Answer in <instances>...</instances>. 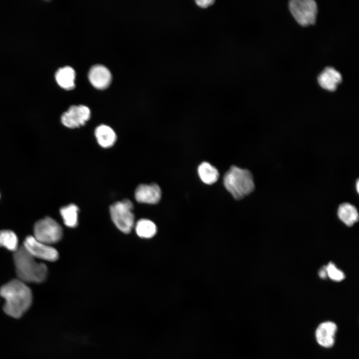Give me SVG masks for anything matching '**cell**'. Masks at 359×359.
<instances>
[{"label":"cell","instance_id":"6","mask_svg":"<svg viewBox=\"0 0 359 359\" xmlns=\"http://www.w3.org/2000/svg\"><path fill=\"white\" fill-rule=\"evenodd\" d=\"M290 11L297 22L302 26L315 23L317 5L313 0H292L289 2Z\"/></svg>","mask_w":359,"mask_h":359},{"label":"cell","instance_id":"18","mask_svg":"<svg viewBox=\"0 0 359 359\" xmlns=\"http://www.w3.org/2000/svg\"><path fill=\"white\" fill-rule=\"evenodd\" d=\"M137 234L143 238H151L157 233L156 224L151 220L147 219H141L138 220L135 225Z\"/></svg>","mask_w":359,"mask_h":359},{"label":"cell","instance_id":"4","mask_svg":"<svg viewBox=\"0 0 359 359\" xmlns=\"http://www.w3.org/2000/svg\"><path fill=\"white\" fill-rule=\"evenodd\" d=\"M133 207V203L128 199L115 202L110 207L112 220L116 226L125 233H130L135 224Z\"/></svg>","mask_w":359,"mask_h":359},{"label":"cell","instance_id":"14","mask_svg":"<svg viewBox=\"0 0 359 359\" xmlns=\"http://www.w3.org/2000/svg\"><path fill=\"white\" fill-rule=\"evenodd\" d=\"M75 72L70 66L58 69L55 73V79L58 84L66 90H71L75 87Z\"/></svg>","mask_w":359,"mask_h":359},{"label":"cell","instance_id":"21","mask_svg":"<svg viewBox=\"0 0 359 359\" xmlns=\"http://www.w3.org/2000/svg\"><path fill=\"white\" fill-rule=\"evenodd\" d=\"M195 2L199 7L206 8L208 6L213 4L214 1L212 0H198L195 1Z\"/></svg>","mask_w":359,"mask_h":359},{"label":"cell","instance_id":"11","mask_svg":"<svg viewBox=\"0 0 359 359\" xmlns=\"http://www.w3.org/2000/svg\"><path fill=\"white\" fill-rule=\"evenodd\" d=\"M336 325L332 322L321 323L316 331V338L318 344L325 348L332 347L335 343Z\"/></svg>","mask_w":359,"mask_h":359},{"label":"cell","instance_id":"16","mask_svg":"<svg viewBox=\"0 0 359 359\" xmlns=\"http://www.w3.org/2000/svg\"><path fill=\"white\" fill-rule=\"evenodd\" d=\"M198 176L203 182L212 184L218 179L219 174L215 167L208 162L201 163L197 169Z\"/></svg>","mask_w":359,"mask_h":359},{"label":"cell","instance_id":"23","mask_svg":"<svg viewBox=\"0 0 359 359\" xmlns=\"http://www.w3.org/2000/svg\"><path fill=\"white\" fill-rule=\"evenodd\" d=\"M359 180H357V181H356V189H357V192H358V193H359Z\"/></svg>","mask_w":359,"mask_h":359},{"label":"cell","instance_id":"20","mask_svg":"<svg viewBox=\"0 0 359 359\" xmlns=\"http://www.w3.org/2000/svg\"><path fill=\"white\" fill-rule=\"evenodd\" d=\"M326 269L327 277H329L331 280L340 282L345 278V276L344 272L338 269L333 263H329L326 266Z\"/></svg>","mask_w":359,"mask_h":359},{"label":"cell","instance_id":"19","mask_svg":"<svg viewBox=\"0 0 359 359\" xmlns=\"http://www.w3.org/2000/svg\"><path fill=\"white\" fill-rule=\"evenodd\" d=\"M0 247L14 252L18 248V238L15 233L10 230L0 231Z\"/></svg>","mask_w":359,"mask_h":359},{"label":"cell","instance_id":"17","mask_svg":"<svg viewBox=\"0 0 359 359\" xmlns=\"http://www.w3.org/2000/svg\"><path fill=\"white\" fill-rule=\"evenodd\" d=\"M79 208L73 203L61 207L60 213L66 226L74 228L78 224Z\"/></svg>","mask_w":359,"mask_h":359},{"label":"cell","instance_id":"2","mask_svg":"<svg viewBox=\"0 0 359 359\" xmlns=\"http://www.w3.org/2000/svg\"><path fill=\"white\" fill-rule=\"evenodd\" d=\"M13 261L18 279L24 282L41 283L46 278V265L35 260L22 246L14 252Z\"/></svg>","mask_w":359,"mask_h":359},{"label":"cell","instance_id":"5","mask_svg":"<svg viewBox=\"0 0 359 359\" xmlns=\"http://www.w3.org/2000/svg\"><path fill=\"white\" fill-rule=\"evenodd\" d=\"M33 236L38 240L50 245L59 241L63 236L61 225L54 219L46 217L38 220L34 225Z\"/></svg>","mask_w":359,"mask_h":359},{"label":"cell","instance_id":"13","mask_svg":"<svg viewBox=\"0 0 359 359\" xmlns=\"http://www.w3.org/2000/svg\"><path fill=\"white\" fill-rule=\"evenodd\" d=\"M95 136L98 144L104 148L111 147L117 139L114 131L110 127L103 124L96 128Z\"/></svg>","mask_w":359,"mask_h":359},{"label":"cell","instance_id":"7","mask_svg":"<svg viewBox=\"0 0 359 359\" xmlns=\"http://www.w3.org/2000/svg\"><path fill=\"white\" fill-rule=\"evenodd\" d=\"M23 246L35 258L55 261L59 257L56 249L38 240L32 235L27 236L25 238Z\"/></svg>","mask_w":359,"mask_h":359},{"label":"cell","instance_id":"15","mask_svg":"<svg viewBox=\"0 0 359 359\" xmlns=\"http://www.w3.org/2000/svg\"><path fill=\"white\" fill-rule=\"evenodd\" d=\"M338 215L340 219L348 226H352L359 219L357 209L354 205L348 202L339 205Z\"/></svg>","mask_w":359,"mask_h":359},{"label":"cell","instance_id":"1","mask_svg":"<svg viewBox=\"0 0 359 359\" xmlns=\"http://www.w3.org/2000/svg\"><path fill=\"white\" fill-rule=\"evenodd\" d=\"M0 295L5 300L4 312L8 316L18 318L30 307L32 295L30 289L21 280L13 279L0 288Z\"/></svg>","mask_w":359,"mask_h":359},{"label":"cell","instance_id":"8","mask_svg":"<svg viewBox=\"0 0 359 359\" xmlns=\"http://www.w3.org/2000/svg\"><path fill=\"white\" fill-rule=\"evenodd\" d=\"M90 116L91 111L88 107L83 105H73L62 114L61 122L67 128H78L83 126Z\"/></svg>","mask_w":359,"mask_h":359},{"label":"cell","instance_id":"3","mask_svg":"<svg viewBox=\"0 0 359 359\" xmlns=\"http://www.w3.org/2000/svg\"><path fill=\"white\" fill-rule=\"evenodd\" d=\"M223 183L227 190L237 200L251 193L255 188L251 173L235 166H232L224 175Z\"/></svg>","mask_w":359,"mask_h":359},{"label":"cell","instance_id":"9","mask_svg":"<svg viewBox=\"0 0 359 359\" xmlns=\"http://www.w3.org/2000/svg\"><path fill=\"white\" fill-rule=\"evenodd\" d=\"M161 196V189L156 183L141 184L135 191V199L140 203L156 204L160 200Z\"/></svg>","mask_w":359,"mask_h":359},{"label":"cell","instance_id":"22","mask_svg":"<svg viewBox=\"0 0 359 359\" xmlns=\"http://www.w3.org/2000/svg\"><path fill=\"white\" fill-rule=\"evenodd\" d=\"M319 275L322 279H326L327 277V273L326 269V266H324L322 269H320L319 272Z\"/></svg>","mask_w":359,"mask_h":359},{"label":"cell","instance_id":"12","mask_svg":"<svg viewBox=\"0 0 359 359\" xmlns=\"http://www.w3.org/2000/svg\"><path fill=\"white\" fill-rule=\"evenodd\" d=\"M342 81L341 73L332 67H326L318 77L320 86L330 91H335Z\"/></svg>","mask_w":359,"mask_h":359},{"label":"cell","instance_id":"10","mask_svg":"<svg viewBox=\"0 0 359 359\" xmlns=\"http://www.w3.org/2000/svg\"><path fill=\"white\" fill-rule=\"evenodd\" d=\"M88 78L94 87L103 89L110 84L112 76L107 68L102 65H95L89 70Z\"/></svg>","mask_w":359,"mask_h":359}]
</instances>
